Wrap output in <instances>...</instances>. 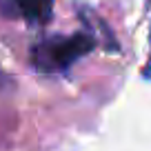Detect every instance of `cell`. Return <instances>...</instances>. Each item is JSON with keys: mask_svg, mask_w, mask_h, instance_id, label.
<instances>
[{"mask_svg": "<svg viewBox=\"0 0 151 151\" xmlns=\"http://www.w3.org/2000/svg\"><path fill=\"white\" fill-rule=\"evenodd\" d=\"M9 5L7 16H22L31 24L49 22L53 14V0H9Z\"/></svg>", "mask_w": 151, "mask_h": 151, "instance_id": "2", "label": "cell"}, {"mask_svg": "<svg viewBox=\"0 0 151 151\" xmlns=\"http://www.w3.org/2000/svg\"><path fill=\"white\" fill-rule=\"evenodd\" d=\"M96 38L89 33H73V36H51L33 45L31 62L42 73H60L67 71L78 58L93 51Z\"/></svg>", "mask_w": 151, "mask_h": 151, "instance_id": "1", "label": "cell"}]
</instances>
